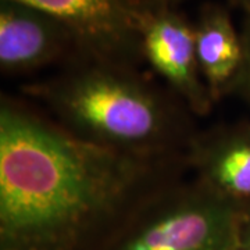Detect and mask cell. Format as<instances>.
<instances>
[{
	"instance_id": "obj_1",
	"label": "cell",
	"mask_w": 250,
	"mask_h": 250,
	"mask_svg": "<svg viewBox=\"0 0 250 250\" xmlns=\"http://www.w3.org/2000/svg\"><path fill=\"white\" fill-rule=\"evenodd\" d=\"M187 154L139 157L83 142L28 100L0 98V250H104Z\"/></svg>"
},
{
	"instance_id": "obj_2",
	"label": "cell",
	"mask_w": 250,
	"mask_h": 250,
	"mask_svg": "<svg viewBox=\"0 0 250 250\" xmlns=\"http://www.w3.org/2000/svg\"><path fill=\"white\" fill-rule=\"evenodd\" d=\"M21 93L72 136L131 156L187 154L199 131L185 103L138 67L82 54Z\"/></svg>"
},
{
	"instance_id": "obj_3",
	"label": "cell",
	"mask_w": 250,
	"mask_h": 250,
	"mask_svg": "<svg viewBox=\"0 0 250 250\" xmlns=\"http://www.w3.org/2000/svg\"><path fill=\"white\" fill-rule=\"evenodd\" d=\"M243 207L196 178L147 200L104 250H239Z\"/></svg>"
},
{
	"instance_id": "obj_4",
	"label": "cell",
	"mask_w": 250,
	"mask_h": 250,
	"mask_svg": "<svg viewBox=\"0 0 250 250\" xmlns=\"http://www.w3.org/2000/svg\"><path fill=\"white\" fill-rule=\"evenodd\" d=\"M59 20L75 36L80 54L139 67L142 7L131 0H17Z\"/></svg>"
},
{
	"instance_id": "obj_5",
	"label": "cell",
	"mask_w": 250,
	"mask_h": 250,
	"mask_svg": "<svg viewBox=\"0 0 250 250\" xmlns=\"http://www.w3.org/2000/svg\"><path fill=\"white\" fill-rule=\"evenodd\" d=\"M141 38L143 60L193 116H207L215 102L199 68L193 22L177 7H142Z\"/></svg>"
},
{
	"instance_id": "obj_6",
	"label": "cell",
	"mask_w": 250,
	"mask_h": 250,
	"mask_svg": "<svg viewBox=\"0 0 250 250\" xmlns=\"http://www.w3.org/2000/svg\"><path fill=\"white\" fill-rule=\"evenodd\" d=\"M80 54L72 32L42 10L17 0H0V70L25 75Z\"/></svg>"
},
{
	"instance_id": "obj_7",
	"label": "cell",
	"mask_w": 250,
	"mask_h": 250,
	"mask_svg": "<svg viewBox=\"0 0 250 250\" xmlns=\"http://www.w3.org/2000/svg\"><path fill=\"white\" fill-rule=\"evenodd\" d=\"M189 170L218 196L250 205V124L214 125L197 131L187 150Z\"/></svg>"
},
{
	"instance_id": "obj_8",
	"label": "cell",
	"mask_w": 250,
	"mask_h": 250,
	"mask_svg": "<svg viewBox=\"0 0 250 250\" xmlns=\"http://www.w3.org/2000/svg\"><path fill=\"white\" fill-rule=\"evenodd\" d=\"M199 68L215 103L233 88L243 62L242 36L228 10L207 3L193 22Z\"/></svg>"
},
{
	"instance_id": "obj_9",
	"label": "cell",
	"mask_w": 250,
	"mask_h": 250,
	"mask_svg": "<svg viewBox=\"0 0 250 250\" xmlns=\"http://www.w3.org/2000/svg\"><path fill=\"white\" fill-rule=\"evenodd\" d=\"M241 36L243 45V62L233 88V93L239 95L250 103V16H246Z\"/></svg>"
},
{
	"instance_id": "obj_10",
	"label": "cell",
	"mask_w": 250,
	"mask_h": 250,
	"mask_svg": "<svg viewBox=\"0 0 250 250\" xmlns=\"http://www.w3.org/2000/svg\"><path fill=\"white\" fill-rule=\"evenodd\" d=\"M239 250H250V205L243 207L239 233Z\"/></svg>"
},
{
	"instance_id": "obj_11",
	"label": "cell",
	"mask_w": 250,
	"mask_h": 250,
	"mask_svg": "<svg viewBox=\"0 0 250 250\" xmlns=\"http://www.w3.org/2000/svg\"><path fill=\"white\" fill-rule=\"evenodd\" d=\"M131 1L139 7H163V6L177 7V4L182 0H131Z\"/></svg>"
},
{
	"instance_id": "obj_12",
	"label": "cell",
	"mask_w": 250,
	"mask_h": 250,
	"mask_svg": "<svg viewBox=\"0 0 250 250\" xmlns=\"http://www.w3.org/2000/svg\"><path fill=\"white\" fill-rule=\"evenodd\" d=\"M229 1L233 6L243 10L246 16H250V0H229Z\"/></svg>"
}]
</instances>
